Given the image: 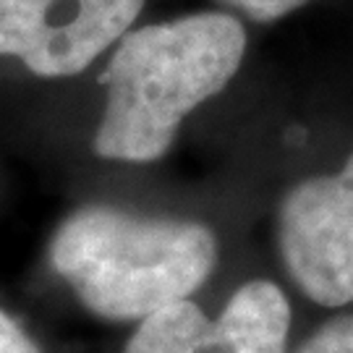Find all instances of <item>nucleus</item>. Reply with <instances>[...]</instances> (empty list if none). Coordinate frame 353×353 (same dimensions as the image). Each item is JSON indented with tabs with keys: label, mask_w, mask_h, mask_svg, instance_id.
<instances>
[{
	"label": "nucleus",
	"mask_w": 353,
	"mask_h": 353,
	"mask_svg": "<svg viewBox=\"0 0 353 353\" xmlns=\"http://www.w3.org/2000/svg\"><path fill=\"white\" fill-rule=\"evenodd\" d=\"M246 26L236 13L199 11L131 29L102 71L105 108L92 139L102 160H163L194 110L236 79Z\"/></svg>",
	"instance_id": "nucleus-1"
},
{
	"label": "nucleus",
	"mask_w": 353,
	"mask_h": 353,
	"mask_svg": "<svg viewBox=\"0 0 353 353\" xmlns=\"http://www.w3.org/2000/svg\"><path fill=\"white\" fill-rule=\"evenodd\" d=\"M48 256L87 312L141 322L202 288L217 267L220 243L196 220L84 204L55 228Z\"/></svg>",
	"instance_id": "nucleus-2"
},
{
	"label": "nucleus",
	"mask_w": 353,
	"mask_h": 353,
	"mask_svg": "<svg viewBox=\"0 0 353 353\" xmlns=\"http://www.w3.org/2000/svg\"><path fill=\"white\" fill-rule=\"evenodd\" d=\"M275 236L290 280L309 301L353 303V152L338 173L309 176L285 191Z\"/></svg>",
	"instance_id": "nucleus-3"
},
{
	"label": "nucleus",
	"mask_w": 353,
	"mask_h": 353,
	"mask_svg": "<svg viewBox=\"0 0 353 353\" xmlns=\"http://www.w3.org/2000/svg\"><path fill=\"white\" fill-rule=\"evenodd\" d=\"M147 0H0V58L39 79L87 71L131 32Z\"/></svg>",
	"instance_id": "nucleus-4"
},
{
	"label": "nucleus",
	"mask_w": 353,
	"mask_h": 353,
	"mask_svg": "<svg viewBox=\"0 0 353 353\" xmlns=\"http://www.w3.org/2000/svg\"><path fill=\"white\" fill-rule=\"evenodd\" d=\"M290 303L272 280H249L217 319L191 299L141 319L123 353H285Z\"/></svg>",
	"instance_id": "nucleus-5"
},
{
	"label": "nucleus",
	"mask_w": 353,
	"mask_h": 353,
	"mask_svg": "<svg viewBox=\"0 0 353 353\" xmlns=\"http://www.w3.org/2000/svg\"><path fill=\"white\" fill-rule=\"evenodd\" d=\"M296 353H353V314L327 319Z\"/></svg>",
	"instance_id": "nucleus-6"
},
{
	"label": "nucleus",
	"mask_w": 353,
	"mask_h": 353,
	"mask_svg": "<svg viewBox=\"0 0 353 353\" xmlns=\"http://www.w3.org/2000/svg\"><path fill=\"white\" fill-rule=\"evenodd\" d=\"M233 11L243 13L246 19L259 21V24H270V21H278L285 19L288 13L303 8L309 0H217Z\"/></svg>",
	"instance_id": "nucleus-7"
},
{
	"label": "nucleus",
	"mask_w": 353,
	"mask_h": 353,
	"mask_svg": "<svg viewBox=\"0 0 353 353\" xmlns=\"http://www.w3.org/2000/svg\"><path fill=\"white\" fill-rule=\"evenodd\" d=\"M0 353H42L34 338L6 309H0Z\"/></svg>",
	"instance_id": "nucleus-8"
}]
</instances>
